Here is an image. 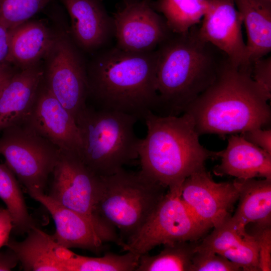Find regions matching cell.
<instances>
[{"label": "cell", "mask_w": 271, "mask_h": 271, "mask_svg": "<svg viewBox=\"0 0 271 271\" xmlns=\"http://www.w3.org/2000/svg\"><path fill=\"white\" fill-rule=\"evenodd\" d=\"M157 89L160 115H179L214 81L228 59L203 39L195 26L171 35L156 49Z\"/></svg>", "instance_id": "cell-1"}, {"label": "cell", "mask_w": 271, "mask_h": 271, "mask_svg": "<svg viewBox=\"0 0 271 271\" xmlns=\"http://www.w3.org/2000/svg\"><path fill=\"white\" fill-rule=\"evenodd\" d=\"M270 93L253 80L250 72L228 59L213 82L183 113L192 118L199 136L241 133L270 123Z\"/></svg>", "instance_id": "cell-2"}, {"label": "cell", "mask_w": 271, "mask_h": 271, "mask_svg": "<svg viewBox=\"0 0 271 271\" xmlns=\"http://www.w3.org/2000/svg\"><path fill=\"white\" fill-rule=\"evenodd\" d=\"M131 52L116 46L103 50L86 65L88 97L97 109L117 111L143 119L156 113V50Z\"/></svg>", "instance_id": "cell-3"}, {"label": "cell", "mask_w": 271, "mask_h": 271, "mask_svg": "<svg viewBox=\"0 0 271 271\" xmlns=\"http://www.w3.org/2000/svg\"><path fill=\"white\" fill-rule=\"evenodd\" d=\"M143 119L147 134L139 150L141 171L164 187L181 186L189 176L205 169L207 160L219 158L218 152L200 144L194 120L186 113L163 116L150 111Z\"/></svg>", "instance_id": "cell-4"}, {"label": "cell", "mask_w": 271, "mask_h": 271, "mask_svg": "<svg viewBox=\"0 0 271 271\" xmlns=\"http://www.w3.org/2000/svg\"><path fill=\"white\" fill-rule=\"evenodd\" d=\"M167 188L141 171L100 177L92 210L93 222L104 243L120 246L136 233L152 214Z\"/></svg>", "instance_id": "cell-5"}, {"label": "cell", "mask_w": 271, "mask_h": 271, "mask_svg": "<svg viewBox=\"0 0 271 271\" xmlns=\"http://www.w3.org/2000/svg\"><path fill=\"white\" fill-rule=\"evenodd\" d=\"M138 120L129 114L87 105L76 119L82 162L95 175L105 177L138 159L141 139L134 130Z\"/></svg>", "instance_id": "cell-6"}, {"label": "cell", "mask_w": 271, "mask_h": 271, "mask_svg": "<svg viewBox=\"0 0 271 271\" xmlns=\"http://www.w3.org/2000/svg\"><path fill=\"white\" fill-rule=\"evenodd\" d=\"M181 187L168 189L143 226L121 246L123 251L140 256L161 244L197 241L210 229L182 201Z\"/></svg>", "instance_id": "cell-7"}, {"label": "cell", "mask_w": 271, "mask_h": 271, "mask_svg": "<svg viewBox=\"0 0 271 271\" xmlns=\"http://www.w3.org/2000/svg\"><path fill=\"white\" fill-rule=\"evenodd\" d=\"M60 153L25 123L4 129L0 136V155L28 194L44 193Z\"/></svg>", "instance_id": "cell-8"}, {"label": "cell", "mask_w": 271, "mask_h": 271, "mask_svg": "<svg viewBox=\"0 0 271 271\" xmlns=\"http://www.w3.org/2000/svg\"><path fill=\"white\" fill-rule=\"evenodd\" d=\"M70 33L56 31L45 57L43 82L75 117L86 107L88 98L86 64Z\"/></svg>", "instance_id": "cell-9"}, {"label": "cell", "mask_w": 271, "mask_h": 271, "mask_svg": "<svg viewBox=\"0 0 271 271\" xmlns=\"http://www.w3.org/2000/svg\"><path fill=\"white\" fill-rule=\"evenodd\" d=\"M112 18L116 46L125 51L155 50L172 33L150 0L124 3Z\"/></svg>", "instance_id": "cell-10"}, {"label": "cell", "mask_w": 271, "mask_h": 271, "mask_svg": "<svg viewBox=\"0 0 271 271\" xmlns=\"http://www.w3.org/2000/svg\"><path fill=\"white\" fill-rule=\"evenodd\" d=\"M239 194L235 179L232 182H216L205 168L187 177L180 191L182 201L209 228L219 226L231 216L232 209Z\"/></svg>", "instance_id": "cell-11"}, {"label": "cell", "mask_w": 271, "mask_h": 271, "mask_svg": "<svg viewBox=\"0 0 271 271\" xmlns=\"http://www.w3.org/2000/svg\"><path fill=\"white\" fill-rule=\"evenodd\" d=\"M52 174L53 180L48 195L65 207L86 217L94 226L92 210L100 177L92 172L78 155L61 150Z\"/></svg>", "instance_id": "cell-12"}, {"label": "cell", "mask_w": 271, "mask_h": 271, "mask_svg": "<svg viewBox=\"0 0 271 271\" xmlns=\"http://www.w3.org/2000/svg\"><path fill=\"white\" fill-rule=\"evenodd\" d=\"M206 11L199 27L202 38L222 51L231 63L251 72L242 32V18L234 0H206Z\"/></svg>", "instance_id": "cell-13"}, {"label": "cell", "mask_w": 271, "mask_h": 271, "mask_svg": "<svg viewBox=\"0 0 271 271\" xmlns=\"http://www.w3.org/2000/svg\"><path fill=\"white\" fill-rule=\"evenodd\" d=\"M24 123L60 150L79 156L82 140L76 119L46 87L43 80Z\"/></svg>", "instance_id": "cell-14"}, {"label": "cell", "mask_w": 271, "mask_h": 271, "mask_svg": "<svg viewBox=\"0 0 271 271\" xmlns=\"http://www.w3.org/2000/svg\"><path fill=\"white\" fill-rule=\"evenodd\" d=\"M70 16V34L78 48L90 52L105 46L114 36L112 17L101 0H61Z\"/></svg>", "instance_id": "cell-15"}, {"label": "cell", "mask_w": 271, "mask_h": 271, "mask_svg": "<svg viewBox=\"0 0 271 271\" xmlns=\"http://www.w3.org/2000/svg\"><path fill=\"white\" fill-rule=\"evenodd\" d=\"M29 194L52 216L56 226L55 232L52 235L59 245L67 248L88 250L97 254L102 250L104 242L90 219L65 207L45 193Z\"/></svg>", "instance_id": "cell-16"}, {"label": "cell", "mask_w": 271, "mask_h": 271, "mask_svg": "<svg viewBox=\"0 0 271 271\" xmlns=\"http://www.w3.org/2000/svg\"><path fill=\"white\" fill-rule=\"evenodd\" d=\"M42 61L16 72L0 93V132L24 123L43 80Z\"/></svg>", "instance_id": "cell-17"}, {"label": "cell", "mask_w": 271, "mask_h": 271, "mask_svg": "<svg viewBox=\"0 0 271 271\" xmlns=\"http://www.w3.org/2000/svg\"><path fill=\"white\" fill-rule=\"evenodd\" d=\"M231 217L198 243L197 247L213 251L239 265L244 271H260L256 240L245 227Z\"/></svg>", "instance_id": "cell-18"}, {"label": "cell", "mask_w": 271, "mask_h": 271, "mask_svg": "<svg viewBox=\"0 0 271 271\" xmlns=\"http://www.w3.org/2000/svg\"><path fill=\"white\" fill-rule=\"evenodd\" d=\"M218 156L221 163L214 168L216 175H229L240 179H271V154L241 136L229 137L226 148L218 152Z\"/></svg>", "instance_id": "cell-19"}, {"label": "cell", "mask_w": 271, "mask_h": 271, "mask_svg": "<svg viewBox=\"0 0 271 271\" xmlns=\"http://www.w3.org/2000/svg\"><path fill=\"white\" fill-rule=\"evenodd\" d=\"M6 246L15 252L27 271H65L62 261L70 250L36 226L23 241L10 239Z\"/></svg>", "instance_id": "cell-20"}, {"label": "cell", "mask_w": 271, "mask_h": 271, "mask_svg": "<svg viewBox=\"0 0 271 271\" xmlns=\"http://www.w3.org/2000/svg\"><path fill=\"white\" fill-rule=\"evenodd\" d=\"M52 31L40 21L28 20L9 29L8 62L21 70L44 59L55 38Z\"/></svg>", "instance_id": "cell-21"}, {"label": "cell", "mask_w": 271, "mask_h": 271, "mask_svg": "<svg viewBox=\"0 0 271 271\" xmlns=\"http://www.w3.org/2000/svg\"><path fill=\"white\" fill-rule=\"evenodd\" d=\"M241 14L246 35L249 62L264 57L271 50V1L234 0Z\"/></svg>", "instance_id": "cell-22"}, {"label": "cell", "mask_w": 271, "mask_h": 271, "mask_svg": "<svg viewBox=\"0 0 271 271\" xmlns=\"http://www.w3.org/2000/svg\"><path fill=\"white\" fill-rule=\"evenodd\" d=\"M239 189L237 208L231 219L239 226L271 223V179H236Z\"/></svg>", "instance_id": "cell-23"}, {"label": "cell", "mask_w": 271, "mask_h": 271, "mask_svg": "<svg viewBox=\"0 0 271 271\" xmlns=\"http://www.w3.org/2000/svg\"><path fill=\"white\" fill-rule=\"evenodd\" d=\"M152 8L161 13L173 33H186L198 25L207 7L206 0H156Z\"/></svg>", "instance_id": "cell-24"}, {"label": "cell", "mask_w": 271, "mask_h": 271, "mask_svg": "<svg viewBox=\"0 0 271 271\" xmlns=\"http://www.w3.org/2000/svg\"><path fill=\"white\" fill-rule=\"evenodd\" d=\"M198 242L183 241L164 245L158 254L141 255L136 271H191Z\"/></svg>", "instance_id": "cell-25"}, {"label": "cell", "mask_w": 271, "mask_h": 271, "mask_svg": "<svg viewBox=\"0 0 271 271\" xmlns=\"http://www.w3.org/2000/svg\"><path fill=\"white\" fill-rule=\"evenodd\" d=\"M0 198L10 213L16 233H27L35 226L16 176L6 164L1 163Z\"/></svg>", "instance_id": "cell-26"}, {"label": "cell", "mask_w": 271, "mask_h": 271, "mask_svg": "<svg viewBox=\"0 0 271 271\" xmlns=\"http://www.w3.org/2000/svg\"><path fill=\"white\" fill-rule=\"evenodd\" d=\"M139 257L129 251L123 254L106 252L99 257L74 253L63 263L65 271H136Z\"/></svg>", "instance_id": "cell-27"}, {"label": "cell", "mask_w": 271, "mask_h": 271, "mask_svg": "<svg viewBox=\"0 0 271 271\" xmlns=\"http://www.w3.org/2000/svg\"><path fill=\"white\" fill-rule=\"evenodd\" d=\"M52 0H0V23L12 29L28 20Z\"/></svg>", "instance_id": "cell-28"}, {"label": "cell", "mask_w": 271, "mask_h": 271, "mask_svg": "<svg viewBox=\"0 0 271 271\" xmlns=\"http://www.w3.org/2000/svg\"><path fill=\"white\" fill-rule=\"evenodd\" d=\"M237 264L213 251L196 248L192 260L191 271H240Z\"/></svg>", "instance_id": "cell-29"}, {"label": "cell", "mask_w": 271, "mask_h": 271, "mask_svg": "<svg viewBox=\"0 0 271 271\" xmlns=\"http://www.w3.org/2000/svg\"><path fill=\"white\" fill-rule=\"evenodd\" d=\"M256 240L260 271L271 270V223H254L250 233Z\"/></svg>", "instance_id": "cell-30"}, {"label": "cell", "mask_w": 271, "mask_h": 271, "mask_svg": "<svg viewBox=\"0 0 271 271\" xmlns=\"http://www.w3.org/2000/svg\"><path fill=\"white\" fill-rule=\"evenodd\" d=\"M251 76L260 87L271 93V57H262L252 63Z\"/></svg>", "instance_id": "cell-31"}, {"label": "cell", "mask_w": 271, "mask_h": 271, "mask_svg": "<svg viewBox=\"0 0 271 271\" xmlns=\"http://www.w3.org/2000/svg\"><path fill=\"white\" fill-rule=\"evenodd\" d=\"M244 139L271 154V129L255 128L240 133Z\"/></svg>", "instance_id": "cell-32"}, {"label": "cell", "mask_w": 271, "mask_h": 271, "mask_svg": "<svg viewBox=\"0 0 271 271\" xmlns=\"http://www.w3.org/2000/svg\"><path fill=\"white\" fill-rule=\"evenodd\" d=\"M13 227L12 218L8 209L0 208V249L6 245Z\"/></svg>", "instance_id": "cell-33"}, {"label": "cell", "mask_w": 271, "mask_h": 271, "mask_svg": "<svg viewBox=\"0 0 271 271\" xmlns=\"http://www.w3.org/2000/svg\"><path fill=\"white\" fill-rule=\"evenodd\" d=\"M9 29L0 23V65L9 63Z\"/></svg>", "instance_id": "cell-34"}, {"label": "cell", "mask_w": 271, "mask_h": 271, "mask_svg": "<svg viewBox=\"0 0 271 271\" xmlns=\"http://www.w3.org/2000/svg\"><path fill=\"white\" fill-rule=\"evenodd\" d=\"M19 262L15 252L8 248L6 251L0 252V271H9L14 268Z\"/></svg>", "instance_id": "cell-35"}, {"label": "cell", "mask_w": 271, "mask_h": 271, "mask_svg": "<svg viewBox=\"0 0 271 271\" xmlns=\"http://www.w3.org/2000/svg\"><path fill=\"white\" fill-rule=\"evenodd\" d=\"M15 72L10 63H6L0 65V93Z\"/></svg>", "instance_id": "cell-36"}, {"label": "cell", "mask_w": 271, "mask_h": 271, "mask_svg": "<svg viewBox=\"0 0 271 271\" xmlns=\"http://www.w3.org/2000/svg\"><path fill=\"white\" fill-rule=\"evenodd\" d=\"M139 0H124V3L131 2L134 1H137Z\"/></svg>", "instance_id": "cell-37"}, {"label": "cell", "mask_w": 271, "mask_h": 271, "mask_svg": "<svg viewBox=\"0 0 271 271\" xmlns=\"http://www.w3.org/2000/svg\"><path fill=\"white\" fill-rule=\"evenodd\" d=\"M268 1H271V0H268Z\"/></svg>", "instance_id": "cell-38"}]
</instances>
